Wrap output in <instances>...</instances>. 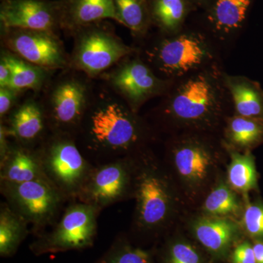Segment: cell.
<instances>
[{
	"instance_id": "e0dca14e",
	"label": "cell",
	"mask_w": 263,
	"mask_h": 263,
	"mask_svg": "<svg viewBox=\"0 0 263 263\" xmlns=\"http://www.w3.org/2000/svg\"><path fill=\"white\" fill-rule=\"evenodd\" d=\"M1 184H18L46 179L34 149L20 146L13 141L4 158L0 160Z\"/></svg>"
},
{
	"instance_id": "2e32d148",
	"label": "cell",
	"mask_w": 263,
	"mask_h": 263,
	"mask_svg": "<svg viewBox=\"0 0 263 263\" xmlns=\"http://www.w3.org/2000/svg\"><path fill=\"white\" fill-rule=\"evenodd\" d=\"M106 19L119 23L114 0H62L61 30L70 35L81 27Z\"/></svg>"
},
{
	"instance_id": "d4e9b609",
	"label": "cell",
	"mask_w": 263,
	"mask_h": 263,
	"mask_svg": "<svg viewBox=\"0 0 263 263\" xmlns=\"http://www.w3.org/2000/svg\"><path fill=\"white\" fill-rule=\"evenodd\" d=\"M144 0H114L119 24L134 33L143 32L146 24Z\"/></svg>"
},
{
	"instance_id": "ba28073f",
	"label": "cell",
	"mask_w": 263,
	"mask_h": 263,
	"mask_svg": "<svg viewBox=\"0 0 263 263\" xmlns=\"http://www.w3.org/2000/svg\"><path fill=\"white\" fill-rule=\"evenodd\" d=\"M1 43L2 48L46 70L70 67V55L56 32L1 27Z\"/></svg>"
},
{
	"instance_id": "277c9868",
	"label": "cell",
	"mask_w": 263,
	"mask_h": 263,
	"mask_svg": "<svg viewBox=\"0 0 263 263\" xmlns=\"http://www.w3.org/2000/svg\"><path fill=\"white\" fill-rule=\"evenodd\" d=\"M70 53V67L97 79L124 57L134 53L105 21L75 31Z\"/></svg>"
},
{
	"instance_id": "603a6c76",
	"label": "cell",
	"mask_w": 263,
	"mask_h": 263,
	"mask_svg": "<svg viewBox=\"0 0 263 263\" xmlns=\"http://www.w3.org/2000/svg\"><path fill=\"white\" fill-rule=\"evenodd\" d=\"M228 181L236 190L248 193L257 188V173L253 157L235 154L228 168Z\"/></svg>"
},
{
	"instance_id": "5b68a950",
	"label": "cell",
	"mask_w": 263,
	"mask_h": 263,
	"mask_svg": "<svg viewBox=\"0 0 263 263\" xmlns=\"http://www.w3.org/2000/svg\"><path fill=\"white\" fill-rule=\"evenodd\" d=\"M160 167L141 154L133 157V195L136 199V226L155 231L168 219L172 197Z\"/></svg>"
},
{
	"instance_id": "8fae6325",
	"label": "cell",
	"mask_w": 263,
	"mask_h": 263,
	"mask_svg": "<svg viewBox=\"0 0 263 263\" xmlns=\"http://www.w3.org/2000/svg\"><path fill=\"white\" fill-rule=\"evenodd\" d=\"M3 28L56 32L61 30L62 0H1Z\"/></svg>"
},
{
	"instance_id": "83f0119b",
	"label": "cell",
	"mask_w": 263,
	"mask_h": 263,
	"mask_svg": "<svg viewBox=\"0 0 263 263\" xmlns=\"http://www.w3.org/2000/svg\"><path fill=\"white\" fill-rule=\"evenodd\" d=\"M183 0H154L152 15L157 23L166 29L179 25L184 14Z\"/></svg>"
},
{
	"instance_id": "4316f807",
	"label": "cell",
	"mask_w": 263,
	"mask_h": 263,
	"mask_svg": "<svg viewBox=\"0 0 263 263\" xmlns=\"http://www.w3.org/2000/svg\"><path fill=\"white\" fill-rule=\"evenodd\" d=\"M205 212L211 215L222 216L235 214L240 210L236 196L228 186L221 183L209 194L204 203Z\"/></svg>"
},
{
	"instance_id": "f546056e",
	"label": "cell",
	"mask_w": 263,
	"mask_h": 263,
	"mask_svg": "<svg viewBox=\"0 0 263 263\" xmlns=\"http://www.w3.org/2000/svg\"><path fill=\"white\" fill-rule=\"evenodd\" d=\"M243 226L247 234L254 241L263 243V203H249L243 214Z\"/></svg>"
},
{
	"instance_id": "9a60e30c",
	"label": "cell",
	"mask_w": 263,
	"mask_h": 263,
	"mask_svg": "<svg viewBox=\"0 0 263 263\" xmlns=\"http://www.w3.org/2000/svg\"><path fill=\"white\" fill-rule=\"evenodd\" d=\"M195 238L214 258L226 259L240 236L238 226L226 218H202L193 226Z\"/></svg>"
},
{
	"instance_id": "836d02e7",
	"label": "cell",
	"mask_w": 263,
	"mask_h": 263,
	"mask_svg": "<svg viewBox=\"0 0 263 263\" xmlns=\"http://www.w3.org/2000/svg\"><path fill=\"white\" fill-rule=\"evenodd\" d=\"M254 256L256 263H263V243L262 242L254 241L253 243Z\"/></svg>"
},
{
	"instance_id": "7a4b0ae2",
	"label": "cell",
	"mask_w": 263,
	"mask_h": 263,
	"mask_svg": "<svg viewBox=\"0 0 263 263\" xmlns=\"http://www.w3.org/2000/svg\"><path fill=\"white\" fill-rule=\"evenodd\" d=\"M95 82V79L71 67L52 76L40 98L50 133L76 136L91 100Z\"/></svg>"
},
{
	"instance_id": "30bf717a",
	"label": "cell",
	"mask_w": 263,
	"mask_h": 263,
	"mask_svg": "<svg viewBox=\"0 0 263 263\" xmlns=\"http://www.w3.org/2000/svg\"><path fill=\"white\" fill-rule=\"evenodd\" d=\"M133 54V53H132ZM124 57L98 78L136 112L162 89V81L141 59Z\"/></svg>"
},
{
	"instance_id": "d6a6232c",
	"label": "cell",
	"mask_w": 263,
	"mask_h": 263,
	"mask_svg": "<svg viewBox=\"0 0 263 263\" xmlns=\"http://www.w3.org/2000/svg\"><path fill=\"white\" fill-rule=\"evenodd\" d=\"M12 72L9 66L0 58V87H8L11 81Z\"/></svg>"
},
{
	"instance_id": "cb8c5ba5",
	"label": "cell",
	"mask_w": 263,
	"mask_h": 263,
	"mask_svg": "<svg viewBox=\"0 0 263 263\" xmlns=\"http://www.w3.org/2000/svg\"><path fill=\"white\" fill-rule=\"evenodd\" d=\"M229 133L232 141L240 146H257L263 141V121L240 116L230 122Z\"/></svg>"
},
{
	"instance_id": "7c38bea8",
	"label": "cell",
	"mask_w": 263,
	"mask_h": 263,
	"mask_svg": "<svg viewBox=\"0 0 263 263\" xmlns=\"http://www.w3.org/2000/svg\"><path fill=\"white\" fill-rule=\"evenodd\" d=\"M1 123L13 141L31 149H35L50 133L41 99L36 97L19 103Z\"/></svg>"
},
{
	"instance_id": "44dd1931",
	"label": "cell",
	"mask_w": 263,
	"mask_h": 263,
	"mask_svg": "<svg viewBox=\"0 0 263 263\" xmlns=\"http://www.w3.org/2000/svg\"><path fill=\"white\" fill-rule=\"evenodd\" d=\"M230 89L240 117L263 121V95L257 87L239 82L230 85Z\"/></svg>"
},
{
	"instance_id": "1f68e13d",
	"label": "cell",
	"mask_w": 263,
	"mask_h": 263,
	"mask_svg": "<svg viewBox=\"0 0 263 263\" xmlns=\"http://www.w3.org/2000/svg\"><path fill=\"white\" fill-rule=\"evenodd\" d=\"M230 263H256L253 245L249 241L238 243L232 252Z\"/></svg>"
},
{
	"instance_id": "7402d4cb",
	"label": "cell",
	"mask_w": 263,
	"mask_h": 263,
	"mask_svg": "<svg viewBox=\"0 0 263 263\" xmlns=\"http://www.w3.org/2000/svg\"><path fill=\"white\" fill-rule=\"evenodd\" d=\"M94 263H157L149 251L135 247L124 237L114 240L108 250Z\"/></svg>"
},
{
	"instance_id": "6da1fadb",
	"label": "cell",
	"mask_w": 263,
	"mask_h": 263,
	"mask_svg": "<svg viewBox=\"0 0 263 263\" xmlns=\"http://www.w3.org/2000/svg\"><path fill=\"white\" fill-rule=\"evenodd\" d=\"M75 138L86 159L98 165L139 154L143 129L136 112L103 81L95 79Z\"/></svg>"
},
{
	"instance_id": "ac0fdd59",
	"label": "cell",
	"mask_w": 263,
	"mask_h": 263,
	"mask_svg": "<svg viewBox=\"0 0 263 263\" xmlns=\"http://www.w3.org/2000/svg\"><path fill=\"white\" fill-rule=\"evenodd\" d=\"M175 169L189 184L197 186L209 177L213 167L212 156L202 145L186 143L173 152Z\"/></svg>"
},
{
	"instance_id": "d6986e66",
	"label": "cell",
	"mask_w": 263,
	"mask_h": 263,
	"mask_svg": "<svg viewBox=\"0 0 263 263\" xmlns=\"http://www.w3.org/2000/svg\"><path fill=\"white\" fill-rule=\"evenodd\" d=\"M0 58L5 60L11 70V81L8 87L21 92L31 90L35 94L41 93L57 72L33 65L4 48H2Z\"/></svg>"
},
{
	"instance_id": "9c48e42d",
	"label": "cell",
	"mask_w": 263,
	"mask_h": 263,
	"mask_svg": "<svg viewBox=\"0 0 263 263\" xmlns=\"http://www.w3.org/2000/svg\"><path fill=\"white\" fill-rule=\"evenodd\" d=\"M133 157L94 165L76 201L101 212L133 195Z\"/></svg>"
},
{
	"instance_id": "ffe728a7",
	"label": "cell",
	"mask_w": 263,
	"mask_h": 263,
	"mask_svg": "<svg viewBox=\"0 0 263 263\" xmlns=\"http://www.w3.org/2000/svg\"><path fill=\"white\" fill-rule=\"evenodd\" d=\"M29 224L8 205L0 207V255L10 257L16 253L19 247L29 234Z\"/></svg>"
},
{
	"instance_id": "484cf974",
	"label": "cell",
	"mask_w": 263,
	"mask_h": 263,
	"mask_svg": "<svg viewBox=\"0 0 263 263\" xmlns=\"http://www.w3.org/2000/svg\"><path fill=\"white\" fill-rule=\"evenodd\" d=\"M251 0H217L215 7L216 26L230 30L245 20Z\"/></svg>"
},
{
	"instance_id": "52a82bcc",
	"label": "cell",
	"mask_w": 263,
	"mask_h": 263,
	"mask_svg": "<svg viewBox=\"0 0 263 263\" xmlns=\"http://www.w3.org/2000/svg\"><path fill=\"white\" fill-rule=\"evenodd\" d=\"M1 193L8 205L37 234L43 228L56 222L64 203L67 201L46 179L1 184Z\"/></svg>"
},
{
	"instance_id": "4dcf8cb0",
	"label": "cell",
	"mask_w": 263,
	"mask_h": 263,
	"mask_svg": "<svg viewBox=\"0 0 263 263\" xmlns=\"http://www.w3.org/2000/svg\"><path fill=\"white\" fill-rule=\"evenodd\" d=\"M23 92L10 87H0V119L4 120L19 103Z\"/></svg>"
},
{
	"instance_id": "4fadbf2b",
	"label": "cell",
	"mask_w": 263,
	"mask_h": 263,
	"mask_svg": "<svg viewBox=\"0 0 263 263\" xmlns=\"http://www.w3.org/2000/svg\"><path fill=\"white\" fill-rule=\"evenodd\" d=\"M206 55L197 38L183 35L164 40L148 52L151 63L164 73L186 72L200 65Z\"/></svg>"
},
{
	"instance_id": "3957f363",
	"label": "cell",
	"mask_w": 263,
	"mask_h": 263,
	"mask_svg": "<svg viewBox=\"0 0 263 263\" xmlns=\"http://www.w3.org/2000/svg\"><path fill=\"white\" fill-rule=\"evenodd\" d=\"M34 151L48 182L66 200L76 201L94 165L78 146L75 137L49 133Z\"/></svg>"
},
{
	"instance_id": "5bb4252c",
	"label": "cell",
	"mask_w": 263,
	"mask_h": 263,
	"mask_svg": "<svg viewBox=\"0 0 263 263\" xmlns=\"http://www.w3.org/2000/svg\"><path fill=\"white\" fill-rule=\"evenodd\" d=\"M215 103L212 84L206 78L198 76L181 86L170 103L169 112L178 119L197 122L212 114Z\"/></svg>"
},
{
	"instance_id": "f1b7e54d",
	"label": "cell",
	"mask_w": 263,
	"mask_h": 263,
	"mask_svg": "<svg viewBox=\"0 0 263 263\" xmlns=\"http://www.w3.org/2000/svg\"><path fill=\"white\" fill-rule=\"evenodd\" d=\"M160 263H207L205 257L192 243L176 240L165 247L160 257Z\"/></svg>"
},
{
	"instance_id": "8992f818",
	"label": "cell",
	"mask_w": 263,
	"mask_h": 263,
	"mask_svg": "<svg viewBox=\"0 0 263 263\" xmlns=\"http://www.w3.org/2000/svg\"><path fill=\"white\" fill-rule=\"evenodd\" d=\"M100 212L88 204L72 201L49 232L37 234L29 245L31 252L38 256L92 247L98 233Z\"/></svg>"
}]
</instances>
